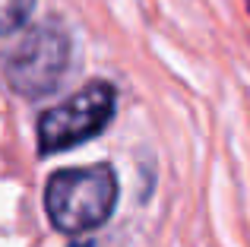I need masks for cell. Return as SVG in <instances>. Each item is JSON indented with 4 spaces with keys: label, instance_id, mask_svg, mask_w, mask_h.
Wrapping results in <instances>:
<instances>
[{
    "label": "cell",
    "instance_id": "277c9868",
    "mask_svg": "<svg viewBox=\"0 0 250 247\" xmlns=\"http://www.w3.org/2000/svg\"><path fill=\"white\" fill-rule=\"evenodd\" d=\"M35 0H0V35H13L29 22Z\"/></svg>",
    "mask_w": 250,
    "mask_h": 247
},
{
    "label": "cell",
    "instance_id": "6da1fadb",
    "mask_svg": "<svg viewBox=\"0 0 250 247\" xmlns=\"http://www.w3.org/2000/svg\"><path fill=\"white\" fill-rule=\"evenodd\" d=\"M117 203V178L108 165L63 168L48 178L44 209L57 231L83 235L108 222Z\"/></svg>",
    "mask_w": 250,
    "mask_h": 247
},
{
    "label": "cell",
    "instance_id": "7a4b0ae2",
    "mask_svg": "<svg viewBox=\"0 0 250 247\" xmlns=\"http://www.w3.org/2000/svg\"><path fill=\"white\" fill-rule=\"evenodd\" d=\"M70 32L61 22H38L3 57V80L22 99H42L54 92L70 67Z\"/></svg>",
    "mask_w": 250,
    "mask_h": 247
},
{
    "label": "cell",
    "instance_id": "5b68a950",
    "mask_svg": "<svg viewBox=\"0 0 250 247\" xmlns=\"http://www.w3.org/2000/svg\"><path fill=\"white\" fill-rule=\"evenodd\" d=\"M70 247H98L95 241H76V244H70Z\"/></svg>",
    "mask_w": 250,
    "mask_h": 247
},
{
    "label": "cell",
    "instance_id": "3957f363",
    "mask_svg": "<svg viewBox=\"0 0 250 247\" xmlns=\"http://www.w3.org/2000/svg\"><path fill=\"white\" fill-rule=\"evenodd\" d=\"M117 92L111 82H89L67 102L48 108L38 118V152H63L83 146L85 140L98 136L114 118Z\"/></svg>",
    "mask_w": 250,
    "mask_h": 247
}]
</instances>
